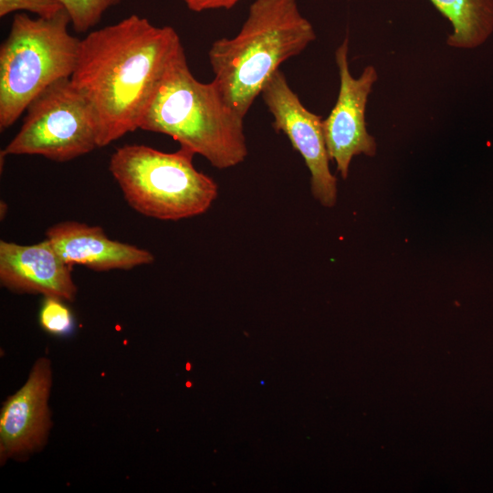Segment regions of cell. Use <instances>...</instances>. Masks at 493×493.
<instances>
[{
  "label": "cell",
  "instance_id": "9c48e42d",
  "mask_svg": "<svg viewBox=\"0 0 493 493\" xmlns=\"http://www.w3.org/2000/svg\"><path fill=\"white\" fill-rule=\"evenodd\" d=\"M52 367L38 358L26 383L3 404L0 413V462L26 460L46 446L52 426L48 400Z\"/></svg>",
  "mask_w": 493,
  "mask_h": 493
},
{
  "label": "cell",
  "instance_id": "5bb4252c",
  "mask_svg": "<svg viewBox=\"0 0 493 493\" xmlns=\"http://www.w3.org/2000/svg\"><path fill=\"white\" fill-rule=\"evenodd\" d=\"M64 300L46 297L39 312L40 326L54 335L68 334L73 329V317Z\"/></svg>",
  "mask_w": 493,
  "mask_h": 493
},
{
  "label": "cell",
  "instance_id": "2e32d148",
  "mask_svg": "<svg viewBox=\"0 0 493 493\" xmlns=\"http://www.w3.org/2000/svg\"><path fill=\"white\" fill-rule=\"evenodd\" d=\"M194 12L233 8L242 0H182Z\"/></svg>",
  "mask_w": 493,
  "mask_h": 493
},
{
  "label": "cell",
  "instance_id": "8992f818",
  "mask_svg": "<svg viewBox=\"0 0 493 493\" xmlns=\"http://www.w3.org/2000/svg\"><path fill=\"white\" fill-rule=\"evenodd\" d=\"M26 111L20 130L1 151V158L40 155L65 163L99 147L94 110L70 78L46 89Z\"/></svg>",
  "mask_w": 493,
  "mask_h": 493
},
{
  "label": "cell",
  "instance_id": "277c9868",
  "mask_svg": "<svg viewBox=\"0 0 493 493\" xmlns=\"http://www.w3.org/2000/svg\"><path fill=\"white\" fill-rule=\"evenodd\" d=\"M66 10L51 18L16 14L0 47V130L12 126L55 82L71 78L80 39Z\"/></svg>",
  "mask_w": 493,
  "mask_h": 493
},
{
  "label": "cell",
  "instance_id": "7a4b0ae2",
  "mask_svg": "<svg viewBox=\"0 0 493 493\" xmlns=\"http://www.w3.org/2000/svg\"><path fill=\"white\" fill-rule=\"evenodd\" d=\"M316 39L297 0H255L239 32L215 40L209 51L213 82L244 118L267 80Z\"/></svg>",
  "mask_w": 493,
  "mask_h": 493
},
{
  "label": "cell",
  "instance_id": "9a60e30c",
  "mask_svg": "<svg viewBox=\"0 0 493 493\" xmlns=\"http://www.w3.org/2000/svg\"><path fill=\"white\" fill-rule=\"evenodd\" d=\"M60 0H0V16L14 12H29L37 17L51 18L62 12Z\"/></svg>",
  "mask_w": 493,
  "mask_h": 493
},
{
  "label": "cell",
  "instance_id": "7c38bea8",
  "mask_svg": "<svg viewBox=\"0 0 493 493\" xmlns=\"http://www.w3.org/2000/svg\"><path fill=\"white\" fill-rule=\"evenodd\" d=\"M430 1L452 26L446 39L451 47L475 48L493 32V0Z\"/></svg>",
  "mask_w": 493,
  "mask_h": 493
},
{
  "label": "cell",
  "instance_id": "3957f363",
  "mask_svg": "<svg viewBox=\"0 0 493 493\" xmlns=\"http://www.w3.org/2000/svg\"><path fill=\"white\" fill-rule=\"evenodd\" d=\"M243 122L213 81L194 77L183 49L166 70L139 129L168 135L212 166L226 169L247 156Z\"/></svg>",
  "mask_w": 493,
  "mask_h": 493
},
{
  "label": "cell",
  "instance_id": "5b68a950",
  "mask_svg": "<svg viewBox=\"0 0 493 493\" xmlns=\"http://www.w3.org/2000/svg\"><path fill=\"white\" fill-rule=\"evenodd\" d=\"M194 155L181 146L165 152L126 144L111 154L109 170L132 209L148 217L177 221L205 213L218 194L215 180L194 167Z\"/></svg>",
  "mask_w": 493,
  "mask_h": 493
},
{
  "label": "cell",
  "instance_id": "4fadbf2b",
  "mask_svg": "<svg viewBox=\"0 0 493 493\" xmlns=\"http://www.w3.org/2000/svg\"><path fill=\"white\" fill-rule=\"evenodd\" d=\"M78 33H86L95 26L103 15L121 0H60Z\"/></svg>",
  "mask_w": 493,
  "mask_h": 493
},
{
  "label": "cell",
  "instance_id": "ba28073f",
  "mask_svg": "<svg viewBox=\"0 0 493 493\" xmlns=\"http://www.w3.org/2000/svg\"><path fill=\"white\" fill-rule=\"evenodd\" d=\"M348 52L346 37L335 51L340 76L338 98L329 116L323 120L329 158L335 162L343 179L348 177L353 156H374L376 152L375 140L366 129L365 110L378 74L372 65H368L360 77L354 78L350 71Z\"/></svg>",
  "mask_w": 493,
  "mask_h": 493
},
{
  "label": "cell",
  "instance_id": "6da1fadb",
  "mask_svg": "<svg viewBox=\"0 0 493 493\" xmlns=\"http://www.w3.org/2000/svg\"><path fill=\"white\" fill-rule=\"evenodd\" d=\"M184 49L173 27L131 15L80 39L70 78L94 110L99 147L139 129L166 70Z\"/></svg>",
  "mask_w": 493,
  "mask_h": 493
},
{
  "label": "cell",
  "instance_id": "8fae6325",
  "mask_svg": "<svg viewBox=\"0 0 493 493\" xmlns=\"http://www.w3.org/2000/svg\"><path fill=\"white\" fill-rule=\"evenodd\" d=\"M46 239L70 267L96 271L129 270L153 262V255L133 245L110 239L98 226L65 221L51 226Z\"/></svg>",
  "mask_w": 493,
  "mask_h": 493
},
{
  "label": "cell",
  "instance_id": "52a82bcc",
  "mask_svg": "<svg viewBox=\"0 0 493 493\" xmlns=\"http://www.w3.org/2000/svg\"><path fill=\"white\" fill-rule=\"evenodd\" d=\"M262 99L273 117L272 126L284 133L310 173L312 195L322 205L337 201V179L330 170L321 116L309 111L278 69L265 84Z\"/></svg>",
  "mask_w": 493,
  "mask_h": 493
},
{
  "label": "cell",
  "instance_id": "30bf717a",
  "mask_svg": "<svg viewBox=\"0 0 493 493\" xmlns=\"http://www.w3.org/2000/svg\"><path fill=\"white\" fill-rule=\"evenodd\" d=\"M71 267L46 238L34 245L0 241V283L12 292L73 301L78 288Z\"/></svg>",
  "mask_w": 493,
  "mask_h": 493
}]
</instances>
